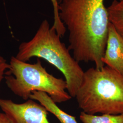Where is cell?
Returning <instances> with one entry per match:
<instances>
[{
	"label": "cell",
	"mask_w": 123,
	"mask_h": 123,
	"mask_svg": "<svg viewBox=\"0 0 123 123\" xmlns=\"http://www.w3.org/2000/svg\"><path fill=\"white\" fill-rule=\"evenodd\" d=\"M105 0H60L59 16L69 33L68 49L79 62H93L105 66L110 22Z\"/></svg>",
	"instance_id": "6da1fadb"
},
{
	"label": "cell",
	"mask_w": 123,
	"mask_h": 123,
	"mask_svg": "<svg viewBox=\"0 0 123 123\" xmlns=\"http://www.w3.org/2000/svg\"><path fill=\"white\" fill-rule=\"evenodd\" d=\"M60 38L49 22L44 20L33 38L20 44L15 57L25 62L33 57L41 58L48 62L63 74L68 92L71 97H75L84 72Z\"/></svg>",
	"instance_id": "7a4b0ae2"
},
{
	"label": "cell",
	"mask_w": 123,
	"mask_h": 123,
	"mask_svg": "<svg viewBox=\"0 0 123 123\" xmlns=\"http://www.w3.org/2000/svg\"><path fill=\"white\" fill-rule=\"evenodd\" d=\"M75 98L79 108L88 114H123V76L106 65L89 68Z\"/></svg>",
	"instance_id": "3957f363"
},
{
	"label": "cell",
	"mask_w": 123,
	"mask_h": 123,
	"mask_svg": "<svg viewBox=\"0 0 123 123\" xmlns=\"http://www.w3.org/2000/svg\"><path fill=\"white\" fill-rule=\"evenodd\" d=\"M4 79L9 89L25 100L30 99L33 91L47 93L56 104L65 102L72 98L66 91L65 80L49 73L39 58L32 64L12 57Z\"/></svg>",
	"instance_id": "277c9868"
},
{
	"label": "cell",
	"mask_w": 123,
	"mask_h": 123,
	"mask_svg": "<svg viewBox=\"0 0 123 123\" xmlns=\"http://www.w3.org/2000/svg\"><path fill=\"white\" fill-rule=\"evenodd\" d=\"M0 108L12 123H50L48 111L32 99L18 104L11 99L0 98Z\"/></svg>",
	"instance_id": "5b68a950"
},
{
	"label": "cell",
	"mask_w": 123,
	"mask_h": 123,
	"mask_svg": "<svg viewBox=\"0 0 123 123\" xmlns=\"http://www.w3.org/2000/svg\"><path fill=\"white\" fill-rule=\"evenodd\" d=\"M102 62L123 76V37L110 23Z\"/></svg>",
	"instance_id": "8992f818"
},
{
	"label": "cell",
	"mask_w": 123,
	"mask_h": 123,
	"mask_svg": "<svg viewBox=\"0 0 123 123\" xmlns=\"http://www.w3.org/2000/svg\"><path fill=\"white\" fill-rule=\"evenodd\" d=\"M30 99L38 102L48 112L55 115L61 123H78L75 116L62 110L51 98L45 92L33 91L30 96Z\"/></svg>",
	"instance_id": "52a82bcc"
},
{
	"label": "cell",
	"mask_w": 123,
	"mask_h": 123,
	"mask_svg": "<svg viewBox=\"0 0 123 123\" xmlns=\"http://www.w3.org/2000/svg\"><path fill=\"white\" fill-rule=\"evenodd\" d=\"M107 10L109 22L123 37V0H114Z\"/></svg>",
	"instance_id": "ba28073f"
},
{
	"label": "cell",
	"mask_w": 123,
	"mask_h": 123,
	"mask_svg": "<svg viewBox=\"0 0 123 123\" xmlns=\"http://www.w3.org/2000/svg\"><path fill=\"white\" fill-rule=\"evenodd\" d=\"M79 118L83 123H123V114L95 115L88 114L82 111L80 113Z\"/></svg>",
	"instance_id": "9c48e42d"
},
{
	"label": "cell",
	"mask_w": 123,
	"mask_h": 123,
	"mask_svg": "<svg viewBox=\"0 0 123 123\" xmlns=\"http://www.w3.org/2000/svg\"><path fill=\"white\" fill-rule=\"evenodd\" d=\"M53 6V23L52 27L54 28L57 34L62 37L66 33V27L60 20L59 16V3L60 0H51Z\"/></svg>",
	"instance_id": "30bf717a"
},
{
	"label": "cell",
	"mask_w": 123,
	"mask_h": 123,
	"mask_svg": "<svg viewBox=\"0 0 123 123\" xmlns=\"http://www.w3.org/2000/svg\"><path fill=\"white\" fill-rule=\"evenodd\" d=\"M9 68V63L6 59L0 55V84L4 79L6 71Z\"/></svg>",
	"instance_id": "8fae6325"
},
{
	"label": "cell",
	"mask_w": 123,
	"mask_h": 123,
	"mask_svg": "<svg viewBox=\"0 0 123 123\" xmlns=\"http://www.w3.org/2000/svg\"><path fill=\"white\" fill-rule=\"evenodd\" d=\"M0 123H12L8 116L3 112H0Z\"/></svg>",
	"instance_id": "7c38bea8"
},
{
	"label": "cell",
	"mask_w": 123,
	"mask_h": 123,
	"mask_svg": "<svg viewBox=\"0 0 123 123\" xmlns=\"http://www.w3.org/2000/svg\"></svg>",
	"instance_id": "4fadbf2b"
}]
</instances>
